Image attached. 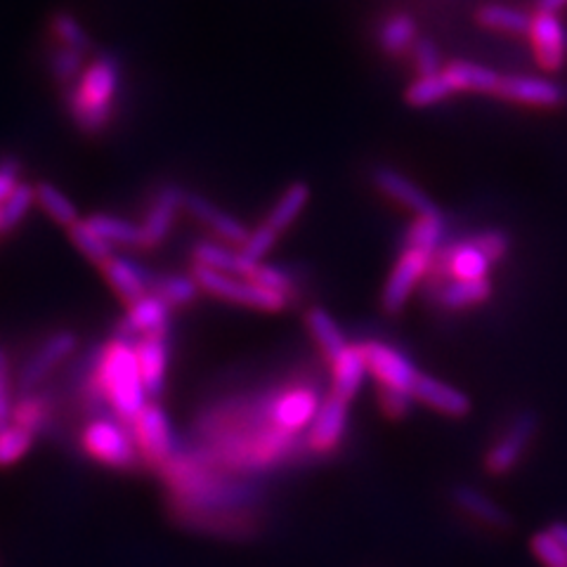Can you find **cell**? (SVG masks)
I'll return each mask as SVG.
<instances>
[{"label":"cell","mask_w":567,"mask_h":567,"mask_svg":"<svg viewBox=\"0 0 567 567\" xmlns=\"http://www.w3.org/2000/svg\"><path fill=\"white\" fill-rule=\"evenodd\" d=\"M322 402V390H319L317 383L289 381L272 388L270 414L279 431L296 437H306Z\"/></svg>","instance_id":"obj_5"},{"label":"cell","mask_w":567,"mask_h":567,"mask_svg":"<svg viewBox=\"0 0 567 567\" xmlns=\"http://www.w3.org/2000/svg\"><path fill=\"white\" fill-rule=\"evenodd\" d=\"M537 429H539V421L532 412H523L513 419L499 433V437H496L487 447L483 458L485 471L494 477H504L516 471L523 464V458L527 456L532 442H535Z\"/></svg>","instance_id":"obj_7"},{"label":"cell","mask_w":567,"mask_h":567,"mask_svg":"<svg viewBox=\"0 0 567 567\" xmlns=\"http://www.w3.org/2000/svg\"><path fill=\"white\" fill-rule=\"evenodd\" d=\"M12 410H14V400L10 395L8 360H6V352L0 350V431L8 429L12 423Z\"/></svg>","instance_id":"obj_46"},{"label":"cell","mask_w":567,"mask_h":567,"mask_svg":"<svg viewBox=\"0 0 567 567\" xmlns=\"http://www.w3.org/2000/svg\"><path fill=\"white\" fill-rule=\"evenodd\" d=\"M85 60H87V55H83V52H79V50H71V48L58 45L50 50L48 69H50L52 79L62 85V91H66V87H71L81 79V74L87 66Z\"/></svg>","instance_id":"obj_36"},{"label":"cell","mask_w":567,"mask_h":567,"mask_svg":"<svg viewBox=\"0 0 567 567\" xmlns=\"http://www.w3.org/2000/svg\"><path fill=\"white\" fill-rule=\"evenodd\" d=\"M308 202H310V185L303 181L291 183L270 208V216L265 220V225H270L277 235L287 233V229L298 220L300 213H303Z\"/></svg>","instance_id":"obj_28"},{"label":"cell","mask_w":567,"mask_h":567,"mask_svg":"<svg viewBox=\"0 0 567 567\" xmlns=\"http://www.w3.org/2000/svg\"><path fill=\"white\" fill-rule=\"evenodd\" d=\"M416 22L410 14H390L379 29V45L388 55H400V52L412 50L416 45Z\"/></svg>","instance_id":"obj_32"},{"label":"cell","mask_w":567,"mask_h":567,"mask_svg":"<svg viewBox=\"0 0 567 567\" xmlns=\"http://www.w3.org/2000/svg\"><path fill=\"white\" fill-rule=\"evenodd\" d=\"M529 39L537 52V62L546 71H558L565 66L567 60V33L558 14L551 12H537L532 17Z\"/></svg>","instance_id":"obj_16"},{"label":"cell","mask_w":567,"mask_h":567,"mask_svg":"<svg viewBox=\"0 0 567 567\" xmlns=\"http://www.w3.org/2000/svg\"><path fill=\"white\" fill-rule=\"evenodd\" d=\"M348 421H350V402L341 400L333 393H327L306 435L308 454L327 456L339 450L348 433Z\"/></svg>","instance_id":"obj_11"},{"label":"cell","mask_w":567,"mask_h":567,"mask_svg":"<svg viewBox=\"0 0 567 567\" xmlns=\"http://www.w3.org/2000/svg\"><path fill=\"white\" fill-rule=\"evenodd\" d=\"M473 241H475L477 248H481V251H485V256L492 262L502 260L508 251V237L504 233H499V229H492V233L477 235V237H473Z\"/></svg>","instance_id":"obj_47"},{"label":"cell","mask_w":567,"mask_h":567,"mask_svg":"<svg viewBox=\"0 0 567 567\" xmlns=\"http://www.w3.org/2000/svg\"><path fill=\"white\" fill-rule=\"evenodd\" d=\"M171 315H173V308L164 303L158 296L150 293L147 298H142L140 303L131 306L126 315L118 319L114 336L116 339L135 343L142 339V336H150L156 331H171Z\"/></svg>","instance_id":"obj_14"},{"label":"cell","mask_w":567,"mask_h":567,"mask_svg":"<svg viewBox=\"0 0 567 567\" xmlns=\"http://www.w3.org/2000/svg\"><path fill=\"white\" fill-rule=\"evenodd\" d=\"M477 22L487 29L504 31V33H529L532 17L518 8L492 3L481 8V12H477Z\"/></svg>","instance_id":"obj_34"},{"label":"cell","mask_w":567,"mask_h":567,"mask_svg":"<svg viewBox=\"0 0 567 567\" xmlns=\"http://www.w3.org/2000/svg\"><path fill=\"white\" fill-rule=\"evenodd\" d=\"M192 260L194 265H202V268H208L213 272L220 275H235V277H246L254 272L258 262H251L244 254L241 248L235 251L233 246L227 244H216V241H197L192 246Z\"/></svg>","instance_id":"obj_23"},{"label":"cell","mask_w":567,"mask_h":567,"mask_svg":"<svg viewBox=\"0 0 567 567\" xmlns=\"http://www.w3.org/2000/svg\"><path fill=\"white\" fill-rule=\"evenodd\" d=\"M499 95L527 106H558L565 102V91L560 83L537 76H506L502 81Z\"/></svg>","instance_id":"obj_21"},{"label":"cell","mask_w":567,"mask_h":567,"mask_svg":"<svg viewBox=\"0 0 567 567\" xmlns=\"http://www.w3.org/2000/svg\"><path fill=\"white\" fill-rule=\"evenodd\" d=\"M142 464L162 475L183 447V440L175 435L173 421L158 402H150L142 414L131 423Z\"/></svg>","instance_id":"obj_4"},{"label":"cell","mask_w":567,"mask_h":567,"mask_svg":"<svg viewBox=\"0 0 567 567\" xmlns=\"http://www.w3.org/2000/svg\"><path fill=\"white\" fill-rule=\"evenodd\" d=\"M95 235H100L106 244L123 246V248H147L145 233L142 225H135L126 218L110 216V213H95V216L85 218Z\"/></svg>","instance_id":"obj_27"},{"label":"cell","mask_w":567,"mask_h":567,"mask_svg":"<svg viewBox=\"0 0 567 567\" xmlns=\"http://www.w3.org/2000/svg\"><path fill=\"white\" fill-rule=\"evenodd\" d=\"M412 64H414V69H416L419 79L442 74L437 45H435L431 39H419L416 45L412 48Z\"/></svg>","instance_id":"obj_44"},{"label":"cell","mask_w":567,"mask_h":567,"mask_svg":"<svg viewBox=\"0 0 567 567\" xmlns=\"http://www.w3.org/2000/svg\"><path fill=\"white\" fill-rule=\"evenodd\" d=\"M79 336L71 329H60L50 333L48 339L31 352V358L22 364L20 379H17V388L20 393H33L41 390L45 381L55 374V371L76 352Z\"/></svg>","instance_id":"obj_8"},{"label":"cell","mask_w":567,"mask_h":567,"mask_svg":"<svg viewBox=\"0 0 567 567\" xmlns=\"http://www.w3.org/2000/svg\"><path fill=\"white\" fill-rule=\"evenodd\" d=\"M567 6V0H539V12L558 14Z\"/></svg>","instance_id":"obj_49"},{"label":"cell","mask_w":567,"mask_h":567,"mask_svg":"<svg viewBox=\"0 0 567 567\" xmlns=\"http://www.w3.org/2000/svg\"><path fill=\"white\" fill-rule=\"evenodd\" d=\"M248 279L258 284V287H262V289L289 298V303H293V300L298 298V284H296L293 275L287 272V270H281V268H275V265L258 262L254 272L248 275Z\"/></svg>","instance_id":"obj_40"},{"label":"cell","mask_w":567,"mask_h":567,"mask_svg":"<svg viewBox=\"0 0 567 567\" xmlns=\"http://www.w3.org/2000/svg\"><path fill=\"white\" fill-rule=\"evenodd\" d=\"M79 442L81 450L104 468L133 471L142 464L131 425L116 416L87 419Z\"/></svg>","instance_id":"obj_3"},{"label":"cell","mask_w":567,"mask_h":567,"mask_svg":"<svg viewBox=\"0 0 567 567\" xmlns=\"http://www.w3.org/2000/svg\"><path fill=\"white\" fill-rule=\"evenodd\" d=\"M185 197L187 189L175 183H166L154 192L152 204L145 213V220H142V233H145L147 248L162 246L168 239L171 229L177 220V213L185 208Z\"/></svg>","instance_id":"obj_13"},{"label":"cell","mask_w":567,"mask_h":567,"mask_svg":"<svg viewBox=\"0 0 567 567\" xmlns=\"http://www.w3.org/2000/svg\"><path fill=\"white\" fill-rule=\"evenodd\" d=\"M442 76L447 79L454 93H499L504 81L494 69L473 62H452L442 69Z\"/></svg>","instance_id":"obj_24"},{"label":"cell","mask_w":567,"mask_h":567,"mask_svg":"<svg viewBox=\"0 0 567 567\" xmlns=\"http://www.w3.org/2000/svg\"><path fill=\"white\" fill-rule=\"evenodd\" d=\"M489 296H492L489 279H481V281L452 279L440 289L435 300H437V306L445 310H468V308L485 303Z\"/></svg>","instance_id":"obj_29"},{"label":"cell","mask_w":567,"mask_h":567,"mask_svg":"<svg viewBox=\"0 0 567 567\" xmlns=\"http://www.w3.org/2000/svg\"><path fill=\"white\" fill-rule=\"evenodd\" d=\"M121 87V62L112 52H97L81 79L64 91V106L74 126L85 135H100L112 126L114 102Z\"/></svg>","instance_id":"obj_2"},{"label":"cell","mask_w":567,"mask_h":567,"mask_svg":"<svg viewBox=\"0 0 567 567\" xmlns=\"http://www.w3.org/2000/svg\"><path fill=\"white\" fill-rule=\"evenodd\" d=\"M306 327L317 343L319 352L324 354V360L331 364L336 358H341V352L350 346L341 327L336 324V319L324 308H308L306 310Z\"/></svg>","instance_id":"obj_25"},{"label":"cell","mask_w":567,"mask_h":567,"mask_svg":"<svg viewBox=\"0 0 567 567\" xmlns=\"http://www.w3.org/2000/svg\"><path fill=\"white\" fill-rule=\"evenodd\" d=\"M414 400L429 406V410L452 419H464L471 412V400L464 390H458L440 379H433L429 374L419 377L414 385Z\"/></svg>","instance_id":"obj_20"},{"label":"cell","mask_w":567,"mask_h":567,"mask_svg":"<svg viewBox=\"0 0 567 567\" xmlns=\"http://www.w3.org/2000/svg\"><path fill=\"white\" fill-rule=\"evenodd\" d=\"M69 239L87 260L95 262L97 268H102V265H106L116 256L114 246L106 244L100 235H95L91 225H87L85 220L76 223L74 227H69Z\"/></svg>","instance_id":"obj_37"},{"label":"cell","mask_w":567,"mask_h":567,"mask_svg":"<svg viewBox=\"0 0 567 567\" xmlns=\"http://www.w3.org/2000/svg\"><path fill=\"white\" fill-rule=\"evenodd\" d=\"M173 511L202 529H246L260 508V489L248 477L206 464L185 445L162 473Z\"/></svg>","instance_id":"obj_1"},{"label":"cell","mask_w":567,"mask_h":567,"mask_svg":"<svg viewBox=\"0 0 567 567\" xmlns=\"http://www.w3.org/2000/svg\"><path fill=\"white\" fill-rule=\"evenodd\" d=\"M35 437L31 431L22 429V425L10 423L8 429L0 431V468L17 466L20 461L33 450Z\"/></svg>","instance_id":"obj_39"},{"label":"cell","mask_w":567,"mask_h":567,"mask_svg":"<svg viewBox=\"0 0 567 567\" xmlns=\"http://www.w3.org/2000/svg\"><path fill=\"white\" fill-rule=\"evenodd\" d=\"M371 181L379 187L381 194H385L388 199H393L395 204L410 208L416 216H431V213H437V206L433 199L425 194L416 183H412L410 177L402 175L395 168L379 166L371 173Z\"/></svg>","instance_id":"obj_19"},{"label":"cell","mask_w":567,"mask_h":567,"mask_svg":"<svg viewBox=\"0 0 567 567\" xmlns=\"http://www.w3.org/2000/svg\"><path fill=\"white\" fill-rule=\"evenodd\" d=\"M329 367H331V390H329V393L339 395L346 402H352L360 393L364 377L369 374L362 343H350L341 352V358H336Z\"/></svg>","instance_id":"obj_22"},{"label":"cell","mask_w":567,"mask_h":567,"mask_svg":"<svg viewBox=\"0 0 567 567\" xmlns=\"http://www.w3.org/2000/svg\"><path fill=\"white\" fill-rule=\"evenodd\" d=\"M445 233L447 223L440 216V210L431 213V216H416L412 227L406 229L404 248H421V251L437 254L442 248V239H445Z\"/></svg>","instance_id":"obj_33"},{"label":"cell","mask_w":567,"mask_h":567,"mask_svg":"<svg viewBox=\"0 0 567 567\" xmlns=\"http://www.w3.org/2000/svg\"><path fill=\"white\" fill-rule=\"evenodd\" d=\"M551 527V532L554 535L558 537V542L563 544V548H565V554H567V523L565 520H558V523H554V525H548Z\"/></svg>","instance_id":"obj_50"},{"label":"cell","mask_w":567,"mask_h":567,"mask_svg":"<svg viewBox=\"0 0 567 567\" xmlns=\"http://www.w3.org/2000/svg\"><path fill=\"white\" fill-rule=\"evenodd\" d=\"M431 251H421V248H404L402 256L398 258L393 272L388 275V281L381 293V308L390 315H398L419 284L429 277L431 272V262H433Z\"/></svg>","instance_id":"obj_10"},{"label":"cell","mask_w":567,"mask_h":567,"mask_svg":"<svg viewBox=\"0 0 567 567\" xmlns=\"http://www.w3.org/2000/svg\"><path fill=\"white\" fill-rule=\"evenodd\" d=\"M50 33L62 48L79 50L83 55H91L93 52V41L87 31L81 27L74 14L69 12H55L50 17Z\"/></svg>","instance_id":"obj_35"},{"label":"cell","mask_w":567,"mask_h":567,"mask_svg":"<svg viewBox=\"0 0 567 567\" xmlns=\"http://www.w3.org/2000/svg\"><path fill=\"white\" fill-rule=\"evenodd\" d=\"M529 551L542 567H567V554L558 537L551 532V527L539 529L537 535H532Z\"/></svg>","instance_id":"obj_42"},{"label":"cell","mask_w":567,"mask_h":567,"mask_svg":"<svg viewBox=\"0 0 567 567\" xmlns=\"http://www.w3.org/2000/svg\"><path fill=\"white\" fill-rule=\"evenodd\" d=\"M202 287L194 279V275H166V272H152V293L158 296L171 308L189 306L197 300Z\"/></svg>","instance_id":"obj_30"},{"label":"cell","mask_w":567,"mask_h":567,"mask_svg":"<svg viewBox=\"0 0 567 567\" xmlns=\"http://www.w3.org/2000/svg\"><path fill=\"white\" fill-rule=\"evenodd\" d=\"M192 275H194V279H197L202 291H208L210 296L229 300V303H239V306L262 310V312H281L291 306L289 298L262 289L246 277L220 275V272H213L208 268H202V265H192Z\"/></svg>","instance_id":"obj_6"},{"label":"cell","mask_w":567,"mask_h":567,"mask_svg":"<svg viewBox=\"0 0 567 567\" xmlns=\"http://www.w3.org/2000/svg\"><path fill=\"white\" fill-rule=\"evenodd\" d=\"M452 93L454 91L447 83V79L437 74V76L416 79L414 83H410V87H406V93H404V100L412 106H433L442 100H447Z\"/></svg>","instance_id":"obj_41"},{"label":"cell","mask_w":567,"mask_h":567,"mask_svg":"<svg viewBox=\"0 0 567 567\" xmlns=\"http://www.w3.org/2000/svg\"><path fill=\"white\" fill-rule=\"evenodd\" d=\"M137 364L142 381H145L147 395L152 402L164 395L166 381H168V364H171V331H156L150 336H142L135 341Z\"/></svg>","instance_id":"obj_12"},{"label":"cell","mask_w":567,"mask_h":567,"mask_svg":"<svg viewBox=\"0 0 567 567\" xmlns=\"http://www.w3.org/2000/svg\"><path fill=\"white\" fill-rule=\"evenodd\" d=\"M277 239H279V235L275 233V229L262 223L260 227L254 229L251 237H248V241L241 248V254L251 262H265V258H268L275 248Z\"/></svg>","instance_id":"obj_43"},{"label":"cell","mask_w":567,"mask_h":567,"mask_svg":"<svg viewBox=\"0 0 567 567\" xmlns=\"http://www.w3.org/2000/svg\"><path fill=\"white\" fill-rule=\"evenodd\" d=\"M102 275L106 284L114 289V293L126 303L128 308L140 303L142 298L152 293V272L140 268V265L126 256H114L110 262L102 265Z\"/></svg>","instance_id":"obj_17"},{"label":"cell","mask_w":567,"mask_h":567,"mask_svg":"<svg viewBox=\"0 0 567 567\" xmlns=\"http://www.w3.org/2000/svg\"><path fill=\"white\" fill-rule=\"evenodd\" d=\"M55 416V402L45 393V390H33V393H24L14 400L12 410V423L22 425V429L31 431L33 435H41Z\"/></svg>","instance_id":"obj_26"},{"label":"cell","mask_w":567,"mask_h":567,"mask_svg":"<svg viewBox=\"0 0 567 567\" xmlns=\"http://www.w3.org/2000/svg\"><path fill=\"white\" fill-rule=\"evenodd\" d=\"M35 204H39V208L45 213V216L52 223H58L66 229L74 227L76 223H81L76 204L71 202L58 185H52V183L35 185Z\"/></svg>","instance_id":"obj_31"},{"label":"cell","mask_w":567,"mask_h":567,"mask_svg":"<svg viewBox=\"0 0 567 567\" xmlns=\"http://www.w3.org/2000/svg\"><path fill=\"white\" fill-rule=\"evenodd\" d=\"M35 206V185L20 183L10 197L0 204V233H12Z\"/></svg>","instance_id":"obj_38"},{"label":"cell","mask_w":567,"mask_h":567,"mask_svg":"<svg viewBox=\"0 0 567 567\" xmlns=\"http://www.w3.org/2000/svg\"><path fill=\"white\" fill-rule=\"evenodd\" d=\"M452 502L454 506L464 513L466 518L475 520L477 525L489 527V529H506L511 525L508 511L494 499V496L485 494V489L461 483L452 489Z\"/></svg>","instance_id":"obj_18"},{"label":"cell","mask_w":567,"mask_h":567,"mask_svg":"<svg viewBox=\"0 0 567 567\" xmlns=\"http://www.w3.org/2000/svg\"><path fill=\"white\" fill-rule=\"evenodd\" d=\"M185 210L189 213L194 220L202 223L206 229H210V233L216 235L227 246L244 248L248 237H251V233H248V227L239 218L229 216L227 210H223L218 204H213L210 199H206L204 194L187 192Z\"/></svg>","instance_id":"obj_15"},{"label":"cell","mask_w":567,"mask_h":567,"mask_svg":"<svg viewBox=\"0 0 567 567\" xmlns=\"http://www.w3.org/2000/svg\"><path fill=\"white\" fill-rule=\"evenodd\" d=\"M379 402H381V410L390 416V419H402L412 412L414 406V395L410 393H400V390H388L381 388L379 390Z\"/></svg>","instance_id":"obj_45"},{"label":"cell","mask_w":567,"mask_h":567,"mask_svg":"<svg viewBox=\"0 0 567 567\" xmlns=\"http://www.w3.org/2000/svg\"><path fill=\"white\" fill-rule=\"evenodd\" d=\"M362 348H364L369 374L377 379L381 388L400 390V393L414 395V385L421 377V371L402 350L381 341H364Z\"/></svg>","instance_id":"obj_9"},{"label":"cell","mask_w":567,"mask_h":567,"mask_svg":"<svg viewBox=\"0 0 567 567\" xmlns=\"http://www.w3.org/2000/svg\"><path fill=\"white\" fill-rule=\"evenodd\" d=\"M20 173L22 162H17V158H3V162H0V204L20 187Z\"/></svg>","instance_id":"obj_48"}]
</instances>
